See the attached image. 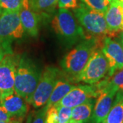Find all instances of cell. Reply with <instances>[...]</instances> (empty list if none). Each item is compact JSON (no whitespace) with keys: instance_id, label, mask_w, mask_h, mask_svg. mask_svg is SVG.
<instances>
[{"instance_id":"cell-1","label":"cell","mask_w":123,"mask_h":123,"mask_svg":"<svg viewBox=\"0 0 123 123\" xmlns=\"http://www.w3.org/2000/svg\"><path fill=\"white\" fill-rule=\"evenodd\" d=\"M40 75L41 72L29 57L19 56L14 75V94L30 104Z\"/></svg>"},{"instance_id":"cell-2","label":"cell","mask_w":123,"mask_h":123,"mask_svg":"<svg viewBox=\"0 0 123 123\" xmlns=\"http://www.w3.org/2000/svg\"><path fill=\"white\" fill-rule=\"evenodd\" d=\"M73 11L75 18L84 30L85 39L103 41L107 36H114L108 28L103 13L90 8L84 4H81Z\"/></svg>"},{"instance_id":"cell-3","label":"cell","mask_w":123,"mask_h":123,"mask_svg":"<svg viewBox=\"0 0 123 123\" xmlns=\"http://www.w3.org/2000/svg\"><path fill=\"white\" fill-rule=\"evenodd\" d=\"M103 42L96 39H85L64 57L62 67L73 81L84 70L94 50L102 47Z\"/></svg>"},{"instance_id":"cell-4","label":"cell","mask_w":123,"mask_h":123,"mask_svg":"<svg viewBox=\"0 0 123 123\" xmlns=\"http://www.w3.org/2000/svg\"><path fill=\"white\" fill-rule=\"evenodd\" d=\"M51 25L55 34L68 44H75L79 40H85L83 29L68 9L59 8L53 17Z\"/></svg>"},{"instance_id":"cell-5","label":"cell","mask_w":123,"mask_h":123,"mask_svg":"<svg viewBox=\"0 0 123 123\" xmlns=\"http://www.w3.org/2000/svg\"><path fill=\"white\" fill-rule=\"evenodd\" d=\"M19 12H5L0 14V42L6 53H13L12 44L24 34Z\"/></svg>"},{"instance_id":"cell-6","label":"cell","mask_w":123,"mask_h":123,"mask_svg":"<svg viewBox=\"0 0 123 123\" xmlns=\"http://www.w3.org/2000/svg\"><path fill=\"white\" fill-rule=\"evenodd\" d=\"M109 73V64L101 48H97L92 53L87 64L75 82L95 84L105 78Z\"/></svg>"},{"instance_id":"cell-7","label":"cell","mask_w":123,"mask_h":123,"mask_svg":"<svg viewBox=\"0 0 123 123\" xmlns=\"http://www.w3.org/2000/svg\"><path fill=\"white\" fill-rule=\"evenodd\" d=\"M100 93L97 97L90 123H102L110 112L114 101L118 88L109 82V79L101 80L97 83Z\"/></svg>"},{"instance_id":"cell-8","label":"cell","mask_w":123,"mask_h":123,"mask_svg":"<svg viewBox=\"0 0 123 123\" xmlns=\"http://www.w3.org/2000/svg\"><path fill=\"white\" fill-rule=\"evenodd\" d=\"M60 70L53 66H48L41 73L38 86L33 94L30 105L39 109L48 102L55 83L59 79Z\"/></svg>"},{"instance_id":"cell-9","label":"cell","mask_w":123,"mask_h":123,"mask_svg":"<svg viewBox=\"0 0 123 123\" xmlns=\"http://www.w3.org/2000/svg\"><path fill=\"white\" fill-rule=\"evenodd\" d=\"M18 57L8 53L0 62V100L14 93V75Z\"/></svg>"},{"instance_id":"cell-10","label":"cell","mask_w":123,"mask_h":123,"mask_svg":"<svg viewBox=\"0 0 123 123\" xmlns=\"http://www.w3.org/2000/svg\"><path fill=\"white\" fill-rule=\"evenodd\" d=\"M99 93L100 90L96 84L76 86L55 105L73 108L90 99L96 98Z\"/></svg>"},{"instance_id":"cell-11","label":"cell","mask_w":123,"mask_h":123,"mask_svg":"<svg viewBox=\"0 0 123 123\" xmlns=\"http://www.w3.org/2000/svg\"><path fill=\"white\" fill-rule=\"evenodd\" d=\"M101 50L109 64V77L123 68V45L120 40L107 36L103 42Z\"/></svg>"},{"instance_id":"cell-12","label":"cell","mask_w":123,"mask_h":123,"mask_svg":"<svg viewBox=\"0 0 123 123\" xmlns=\"http://www.w3.org/2000/svg\"><path fill=\"white\" fill-rule=\"evenodd\" d=\"M19 17L24 31L32 37L38 35L40 15L31 9L29 0H24L21 10Z\"/></svg>"},{"instance_id":"cell-13","label":"cell","mask_w":123,"mask_h":123,"mask_svg":"<svg viewBox=\"0 0 123 123\" xmlns=\"http://www.w3.org/2000/svg\"><path fill=\"white\" fill-rule=\"evenodd\" d=\"M107 25L114 34L123 32V4L118 0H112L104 14Z\"/></svg>"},{"instance_id":"cell-14","label":"cell","mask_w":123,"mask_h":123,"mask_svg":"<svg viewBox=\"0 0 123 123\" xmlns=\"http://www.w3.org/2000/svg\"><path fill=\"white\" fill-rule=\"evenodd\" d=\"M0 105L12 118H24L29 111V103L14 93L0 100Z\"/></svg>"},{"instance_id":"cell-15","label":"cell","mask_w":123,"mask_h":123,"mask_svg":"<svg viewBox=\"0 0 123 123\" xmlns=\"http://www.w3.org/2000/svg\"><path fill=\"white\" fill-rule=\"evenodd\" d=\"M75 86V84L70 83L68 80L59 78L55 83L48 102L45 105L48 108L57 104Z\"/></svg>"},{"instance_id":"cell-16","label":"cell","mask_w":123,"mask_h":123,"mask_svg":"<svg viewBox=\"0 0 123 123\" xmlns=\"http://www.w3.org/2000/svg\"><path fill=\"white\" fill-rule=\"evenodd\" d=\"M94 106V98L90 99L85 103L75 106L71 110L70 122L81 121L84 123L90 122Z\"/></svg>"},{"instance_id":"cell-17","label":"cell","mask_w":123,"mask_h":123,"mask_svg":"<svg viewBox=\"0 0 123 123\" xmlns=\"http://www.w3.org/2000/svg\"><path fill=\"white\" fill-rule=\"evenodd\" d=\"M105 123H123V92L118 91L113 105L107 116L104 120Z\"/></svg>"},{"instance_id":"cell-18","label":"cell","mask_w":123,"mask_h":123,"mask_svg":"<svg viewBox=\"0 0 123 123\" xmlns=\"http://www.w3.org/2000/svg\"><path fill=\"white\" fill-rule=\"evenodd\" d=\"M31 9L37 14L47 16L55 10L58 0H29Z\"/></svg>"},{"instance_id":"cell-19","label":"cell","mask_w":123,"mask_h":123,"mask_svg":"<svg viewBox=\"0 0 123 123\" xmlns=\"http://www.w3.org/2000/svg\"><path fill=\"white\" fill-rule=\"evenodd\" d=\"M24 0H0V14L5 12H19Z\"/></svg>"},{"instance_id":"cell-20","label":"cell","mask_w":123,"mask_h":123,"mask_svg":"<svg viewBox=\"0 0 123 123\" xmlns=\"http://www.w3.org/2000/svg\"><path fill=\"white\" fill-rule=\"evenodd\" d=\"M81 1L90 8L103 14L105 13L110 3L108 0H81Z\"/></svg>"},{"instance_id":"cell-21","label":"cell","mask_w":123,"mask_h":123,"mask_svg":"<svg viewBox=\"0 0 123 123\" xmlns=\"http://www.w3.org/2000/svg\"><path fill=\"white\" fill-rule=\"evenodd\" d=\"M47 110V107L44 105L37 111H31L27 118L26 123H45Z\"/></svg>"},{"instance_id":"cell-22","label":"cell","mask_w":123,"mask_h":123,"mask_svg":"<svg viewBox=\"0 0 123 123\" xmlns=\"http://www.w3.org/2000/svg\"><path fill=\"white\" fill-rule=\"evenodd\" d=\"M57 107L59 123H70L72 108L64 107V106H57Z\"/></svg>"},{"instance_id":"cell-23","label":"cell","mask_w":123,"mask_h":123,"mask_svg":"<svg viewBox=\"0 0 123 123\" xmlns=\"http://www.w3.org/2000/svg\"><path fill=\"white\" fill-rule=\"evenodd\" d=\"M110 77L111 78H108V79L110 84L118 88V91L123 92V68Z\"/></svg>"},{"instance_id":"cell-24","label":"cell","mask_w":123,"mask_h":123,"mask_svg":"<svg viewBox=\"0 0 123 123\" xmlns=\"http://www.w3.org/2000/svg\"><path fill=\"white\" fill-rule=\"evenodd\" d=\"M45 123H59L56 105L51 106L47 108L45 116Z\"/></svg>"},{"instance_id":"cell-25","label":"cell","mask_w":123,"mask_h":123,"mask_svg":"<svg viewBox=\"0 0 123 123\" xmlns=\"http://www.w3.org/2000/svg\"><path fill=\"white\" fill-rule=\"evenodd\" d=\"M58 8L65 9L77 8L79 4L77 0H58Z\"/></svg>"},{"instance_id":"cell-26","label":"cell","mask_w":123,"mask_h":123,"mask_svg":"<svg viewBox=\"0 0 123 123\" xmlns=\"http://www.w3.org/2000/svg\"><path fill=\"white\" fill-rule=\"evenodd\" d=\"M12 118L0 105V121H10Z\"/></svg>"},{"instance_id":"cell-27","label":"cell","mask_w":123,"mask_h":123,"mask_svg":"<svg viewBox=\"0 0 123 123\" xmlns=\"http://www.w3.org/2000/svg\"><path fill=\"white\" fill-rule=\"evenodd\" d=\"M23 118H13L10 121H0V123H22Z\"/></svg>"},{"instance_id":"cell-28","label":"cell","mask_w":123,"mask_h":123,"mask_svg":"<svg viewBox=\"0 0 123 123\" xmlns=\"http://www.w3.org/2000/svg\"><path fill=\"white\" fill-rule=\"evenodd\" d=\"M6 54V53L3 47V45H2V44H1V42H0V62H1V60L2 59H3V57H4V55Z\"/></svg>"},{"instance_id":"cell-29","label":"cell","mask_w":123,"mask_h":123,"mask_svg":"<svg viewBox=\"0 0 123 123\" xmlns=\"http://www.w3.org/2000/svg\"><path fill=\"white\" fill-rule=\"evenodd\" d=\"M70 123H84L81 121H73V122H70Z\"/></svg>"},{"instance_id":"cell-30","label":"cell","mask_w":123,"mask_h":123,"mask_svg":"<svg viewBox=\"0 0 123 123\" xmlns=\"http://www.w3.org/2000/svg\"><path fill=\"white\" fill-rule=\"evenodd\" d=\"M118 1H120L121 4H123V0H118Z\"/></svg>"},{"instance_id":"cell-31","label":"cell","mask_w":123,"mask_h":123,"mask_svg":"<svg viewBox=\"0 0 123 123\" xmlns=\"http://www.w3.org/2000/svg\"><path fill=\"white\" fill-rule=\"evenodd\" d=\"M108 1H110V2H111V1H112V0H108Z\"/></svg>"},{"instance_id":"cell-32","label":"cell","mask_w":123,"mask_h":123,"mask_svg":"<svg viewBox=\"0 0 123 123\" xmlns=\"http://www.w3.org/2000/svg\"><path fill=\"white\" fill-rule=\"evenodd\" d=\"M104 123V122H103V123Z\"/></svg>"}]
</instances>
